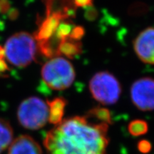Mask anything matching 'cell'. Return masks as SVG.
I'll return each mask as SVG.
<instances>
[{
  "label": "cell",
  "mask_w": 154,
  "mask_h": 154,
  "mask_svg": "<svg viewBox=\"0 0 154 154\" xmlns=\"http://www.w3.org/2000/svg\"><path fill=\"white\" fill-rule=\"evenodd\" d=\"M131 97L134 104L141 111L154 110V79H140L132 84Z\"/></svg>",
  "instance_id": "6"
},
{
  "label": "cell",
  "mask_w": 154,
  "mask_h": 154,
  "mask_svg": "<svg viewBox=\"0 0 154 154\" xmlns=\"http://www.w3.org/2000/svg\"><path fill=\"white\" fill-rule=\"evenodd\" d=\"M2 24V22H0V29H2V26H1Z\"/></svg>",
  "instance_id": "22"
},
{
  "label": "cell",
  "mask_w": 154,
  "mask_h": 154,
  "mask_svg": "<svg viewBox=\"0 0 154 154\" xmlns=\"http://www.w3.org/2000/svg\"><path fill=\"white\" fill-rule=\"evenodd\" d=\"M134 51L143 62L154 64V27L146 29L134 42Z\"/></svg>",
  "instance_id": "8"
},
{
  "label": "cell",
  "mask_w": 154,
  "mask_h": 154,
  "mask_svg": "<svg viewBox=\"0 0 154 154\" xmlns=\"http://www.w3.org/2000/svg\"><path fill=\"white\" fill-rule=\"evenodd\" d=\"M19 11L16 8H11L10 10L8 11L7 14V16L11 21H14L19 17Z\"/></svg>",
  "instance_id": "20"
},
{
  "label": "cell",
  "mask_w": 154,
  "mask_h": 154,
  "mask_svg": "<svg viewBox=\"0 0 154 154\" xmlns=\"http://www.w3.org/2000/svg\"><path fill=\"white\" fill-rule=\"evenodd\" d=\"M74 3L78 7H91L93 4V0H74Z\"/></svg>",
  "instance_id": "19"
},
{
  "label": "cell",
  "mask_w": 154,
  "mask_h": 154,
  "mask_svg": "<svg viewBox=\"0 0 154 154\" xmlns=\"http://www.w3.org/2000/svg\"><path fill=\"white\" fill-rule=\"evenodd\" d=\"M82 52V44L80 41L68 37L59 42L57 47V54L72 59Z\"/></svg>",
  "instance_id": "11"
},
{
  "label": "cell",
  "mask_w": 154,
  "mask_h": 154,
  "mask_svg": "<svg viewBox=\"0 0 154 154\" xmlns=\"http://www.w3.org/2000/svg\"><path fill=\"white\" fill-rule=\"evenodd\" d=\"M4 49L9 63L19 68H24L35 59L37 44L34 36L21 32L10 36Z\"/></svg>",
  "instance_id": "2"
},
{
  "label": "cell",
  "mask_w": 154,
  "mask_h": 154,
  "mask_svg": "<svg viewBox=\"0 0 154 154\" xmlns=\"http://www.w3.org/2000/svg\"><path fill=\"white\" fill-rule=\"evenodd\" d=\"M84 33H85V30L82 26H76L73 28L69 37L72 38V39L76 40V41H80L81 38L84 35Z\"/></svg>",
  "instance_id": "16"
},
{
  "label": "cell",
  "mask_w": 154,
  "mask_h": 154,
  "mask_svg": "<svg viewBox=\"0 0 154 154\" xmlns=\"http://www.w3.org/2000/svg\"><path fill=\"white\" fill-rule=\"evenodd\" d=\"M74 27V24L72 22H63L62 21L59 24L57 31H56L54 36L59 41V44L61 41L69 37Z\"/></svg>",
  "instance_id": "15"
},
{
  "label": "cell",
  "mask_w": 154,
  "mask_h": 154,
  "mask_svg": "<svg viewBox=\"0 0 154 154\" xmlns=\"http://www.w3.org/2000/svg\"><path fill=\"white\" fill-rule=\"evenodd\" d=\"M14 133L7 120L0 119V153L9 147L13 141Z\"/></svg>",
  "instance_id": "12"
},
{
  "label": "cell",
  "mask_w": 154,
  "mask_h": 154,
  "mask_svg": "<svg viewBox=\"0 0 154 154\" xmlns=\"http://www.w3.org/2000/svg\"><path fill=\"white\" fill-rule=\"evenodd\" d=\"M128 131L133 136H143L148 132L149 126L147 122L143 120H134L130 123L128 126Z\"/></svg>",
  "instance_id": "14"
},
{
  "label": "cell",
  "mask_w": 154,
  "mask_h": 154,
  "mask_svg": "<svg viewBox=\"0 0 154 154\" xmlns=\"http://www.w3.org/2000/svg\"><path fill=\"white\" fill-rule=\"evenodd\" d=\"M11 4L9 0H0V14H7L10 10Z\"/></svg>",
  "instance_id": "18"
},
{
  "label": "cell",
  "mask_w": 154,
  "mask_h": 154,
  "mask_svg": "<svg viewBox=\"0 0 154 154\" xmlns=\"http://www.w3.org/2000/svg\"><path fill=\"white\" fill-rule=\"evenodd\" d=\"M87 116L93 117V118L99 121L100 122L105 123L107 124H110L112 123L110 111L105 108L98 107L92 109L91 110L88 111Z\"/></svg>",
  "instance_id": "13"
},
{
  "label": "cell",
  "mask_w": 154,
  "mask_h": 154,
  "mask_svg": "<svg viewBox=\"0 0 154 154\" xmlns=\"http://www.w3.org/2000/svg\"><path fill=\"white\" fill-rule=\"evenodd\" d=\"M109 124L89 122L85 116L63 120L46 134L49 154H106Z\"/></svg>",
  "instance_id": "1"
},
{
  "label": "cell",
  "mask_w": 154,
  "mask_h": 154,
  "mask_svg": "<svg viewBox=\"0 0 154 154\" xmlns=\"http://www.w3.org/2000/svg\"><path fill=\"white\" fill-rule=\"evenodd\" d=\"M9 70V67L7 66V63L5 62V59H0V73L6 72Z\"/></svg>",
  "instance_id": "21"
},
{
  "label": "cell",
  "mask_w": 154,
  "mask_h": 154,
  "mask_svg": "<svg viewBox=\"0 0 154 154\" xmlns=\"http://www.w3.org/2000/svg\"><path fill=\"white\" fill-rule=\"evenodd\" d=\"M75 76L74 66L64 58H52L42 69V77L44 84L56 91L66 89L72 86Z\"/></svg>",
  "instance_id": "3"
},
{
  "label": "cell",
  "mask_w": 154,
  "mask_h": 154,
  "mask_svg": "<svg viewBox=\"0 0 154 154\" xmlns=\"http://www.w3.org/2000/svg\"><path fill=\"white\" fill-rule=\"evenodd\" d=\"M17 118L21 126L26 129H39L49 121V107L42 99L32 96L19 105Z\"/></svg>",
  "instance_id": "4"
},
{
  "label": "cell",
  "mask_w": 154,
  "mask_h": 154,
  "mask_svg": "<svg viewBox=\"0 0 154 154\" xmlns=\"http://www.w3.org/2000/svg\"><path fill=\"white\" fill-rule=\"evenodd\" d=\"M47 102L49 107V121L54 125L60 124L63 121L66 101L63 98L57 97Z\"/></svg>",
  "instance_id": "10"
},
{
  "label": "cell",
  "mask_w": 154,
  "mask_h": 154,
  "mask_svg": "<svg viewBox=\"0 0 154 154\" xmlns=\"http://www.w3.org/2000/svg\"><path fill=\"white\" fill-rule=\"evenodd\" d=\"M89 89L93 97L103 105H112L120 97L121 88L117 79L108 72H101L92 77Z\"/></svg>",
  "instance_id": "5"
},
{
  "label": "cell",
  "mask_w": 154,
  "mask_h": 154,
  "mask_svg": "<svg viewBox=\"0 0 154 154\" xmlns=\"http://www.w3.org/2000/svg\"><path fill=\"white\" fill-rule=\"evenodd\" d=\"M70 16L65 11H51L47 13V17L40 24L37 32L34 34V38L38 44H43L49 42L54 36L56 31L60 23Z\"/></svg>",
  "instance_id": "7"
},
{
  "label": "cell",
  "mask_w": 154,
  "mask_h": 154,
  "mask_svg": "<svg viewBox=\"0 0 154 154\" xmlns=\"http://www.w3.org/2000/svg\"><path fill=\"white\" fill-rule=\"evenodd\" d=\"M152 149L151 143L146 140H142L138 143V149L140 153H148Z\"/></svg>",
  "instance_id": "17"
},
{
  "label": "cell",
  "mask_w": 154,
  "mask_h": 154,
  "mask_svg": "<svg viewBox=\"0 0 154 154\" xmlns=\"http://www.w3.org/2000/svg\"><path fill=\"white\" fill-rule=\"evenodd\" d=\"M8 154H43L41 146L29 135H21L11 142Z\"/></svg>",
  "instance_id": "9"
}]
</instances>
